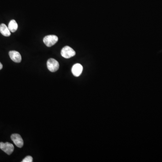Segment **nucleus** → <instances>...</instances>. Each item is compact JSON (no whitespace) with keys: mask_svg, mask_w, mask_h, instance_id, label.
Listing matches in <instances>:
<instances>
[{"mask_svg":"<svg viewBox=\"0 0 162 162\" xmlns=\"http://www.w3.org/2000/svg\"><path fill=\"white\" fill-rule=\"evenodd\" d=\"M58 37L55 35H48L44 38L43 42L48 47H51L58 42Z\"/></svg>","mask_w":162,"mask_h":162,"instance_id":"obj_3","label":"nucleus"},{"mask_svg":"<svg viewBox=\"0 0 162 162\" xmlns=\"http://www.w3.org/2000/svg\"><path fill=\"white\" fill-rule=\"evenodd\" d=\"M47 66L49 70L51 72H55L59 70V63L55 59L51 58L48 60Z\"/></svg>","mask_w":162,"mask_h":162,"instance_id":"obj_2","label":"nucleus"},{"mask_svg":"<svg viewBox=\"0 0 162 162\" xmlns=\"http://www.w3.org/2000/svg\"><path fill=\"white\" fill-rule=\"evenodd\" d=\"M33 161V159L32 157L30 156H28L24 158L22 160V162H32Z\"/></svg>","mask_w":162,"mask_h":162,"instance_id":"obj_10","label":"nucleus"},{"mask_svg":"<svg viewBox=\"0 0 162 162\" xmlns=\"http://www.w3.org/2000/svg\"><path fill=\"white\" fill-rule=\"evenodd\" d=\"M0 32L2 35L5 37H9L11 35L10 31L6 25L4 24L0 25Z\"/></svg>","mask_w":162,"mask_h":162,"instance_id":"obj_8","label":"nucleus"},{"mask_svg":"<svg viewBox=\"0 0 162 162\" xmlns=\"http://www.w3.org/2000/svg\"><path fill=\"white\" fill-rule=\"evenodd\" d=\"M9 57L15 63H20L22 60L21 55L19 52L12 51L9 52Z\"/></svg>","mask_w":162,"mask_h":162,"instance_id":"obj_6","label":"nucleus"},{"mask_svg":"<svg viewBox=\"0 0 162 162\" xmlns=\"http://www.w3.org/2000/svg\"><path fill=\"white\" fill-rule=\"evenodd\" d=\"M0 149L8 155H10L14 150V146L12 144L9 142L0 143Z\"/></svg>","mask_w":162,"mask_h":162,"instance_id":"obj_4","label":"nucleus"},{"mask_svg":"<svg viewBox=\"0 0 162 162\" xmlns=\"http://www.w3.org/2000/svg\"><path fill=\"white\" fill-rule=\"evenodd\" d=\"M83 67L80 64H76L72 68V73L75 77H79L82 73Z\"/></svg>","mask_w":162,"mask_h":162,"instance_id":"obj_7","label":"nucleus"},{"mask_svg":"<svg viewBox=\"0 0 162 162\" xmlns=\"http://www.w3.org/2000/svg\"><path fill=\"white\" fill-rule=\"evenodd\" d=\"M11 139L15 145L18 147L22 148L24 145V141L21 135L18 134H13L11 135Z\"/></svg>","mask_w":162,"mask_h":162,"instance_id":"obj_5","label":"nucleus"},{"mask_svg":"<svg viewBox=\"0 0 162 162\" xmlns=\"http://www.w3.org/2000/svg\"><path fill=\"white\" fill-rule=\"evenodd\" d=\"M8 27L11 32H14L18 29V24L15 20H12L9 22Z\"/></svg>","mask_w":162,"mask_h":162,"instance_id":"obj_9","label":"nucleus"},{"mask_svg":"<svg viewBox=\"0 0 162 162\" xmlns=\"http://www.w3.org/2000/svg\"><path fill=\"white\" fill-rule=\"evenodd\" d=\"M3 68V66L2 65V63L0 62V70H2V69Z\"/></svg>","mask_w":162,"mask_h":162,"instance_id":"obj_11","label":"nucleus"},{"mask_svg":"<svg viewBox=\"0 0 162 162\" xmlns=\"http://www.w3.org/2000/svg\"><path fill=\"white\" fill-rule=\"evenodd\" d=\"M61 55L64 58L69 59L74 56L76 55V52L70 47L66 46L63 48L61 50Z\"/></svg>","mask_w":162,"mask_h":162,"instance_id":"obj_1","label":"nucleus"}]
</instances>
